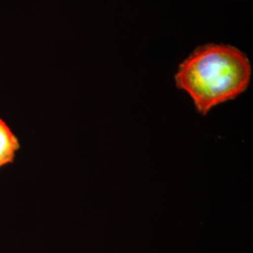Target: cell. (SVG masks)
I'll return each instance as SVG.
<instances>
[{"instance_id": "2", "label": "cell", "mask_w": 253, "mask_h": 253, "mask_svg": "<svg viewBox=\"0 0 253 253\" xmlns=\"http://www.w3.org/2000/svg\"><path fill=\"white\" fill-rule=\"evenodd\" d=\"M20 148L21 145L17 136L0 118V168L13 163Z\"/></svg>"}, {"instance_id": "1", "label": "cell", "mask_w": 253, "mask_h": 253, "mask_svg": "<svg viewBox=\"0 0 253 253\" xmlns=\"http://www.w3.org/2000/svg\"><path fill=\"white\" fill-rule=\"evenodd\" d=\"M252 76L248 56L234 46H200L179 65L174 81L187 92L201 115L235 100L247 90Z\"/></svg>"}]
</instances>
